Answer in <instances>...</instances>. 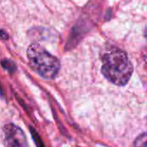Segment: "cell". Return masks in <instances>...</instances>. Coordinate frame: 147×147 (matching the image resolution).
Masks as SVG:
<instances>
[{
  "label": "cell",
  "instance_id": "3",
  "mask_svg": "<svg viewBox=\"0 0 147 147\" xmlns=\"http://www.w3.org/2000/svg\"><path fill=\"white\" fill-rule=\"evenodd\" d=\"M2 135L3 144L6 147H28L24 132L13 123L3 126Z\"/></svg>",
  "mask_w": 147,
  "mask_h": 147
},
{
  "label": "cell",
  "instance_id": "7",
  "mask_svg": "<svg viewBox=\"0 0 147 147\" xmlns=\"http://www.w3.org/2000/svg\"><path fill=\"white\" fill-rule=\"evenodd\" d=\"M144 64H145V68L147 71V50L144 54Z\"/></svg>",
  "mask_w": 147,
  "mask_h": 147
},
{
  "label": "cell",
  "instance_id": "4",
  "mask_svg": "<svg viewBox=\"0 0 147 147\" xmlns=\"http://www.w3.org/2000/svg\"><path fill=\"white\" fill-rule=\"evenodd\" d=\"M134 147H147V132L136 138L134 142Z\"/></svg>",
  "mask_w": 147,
  "mask_h": 147
},
{
  "label": "cell",
  "instance_id": "9",
  "mask_svg": "<svg viewBox=\"0 0 147 147\" xmlns=\"http://www.w3.org/2000/svg\"><path fill=\"white\" fill-rule=\"evenodd\" d=\"M0 93H3V90H2V87H1V84H0Z\"/></svg>",
  "mask_w": 147,
  "mask_h": 147
},
{
  "label": "cell",
  "instance_id": "2",
  "mask_svg": "<svg viewBox=\"0 0 147 147\" xmlns=\"http://www.w3.org/2000/svg\"><path fill=\"white\" fill-rule=\"evenodd\" d=\"M27 56L32 69L41 78L53 79L57 77L59 69V60L37 43H32L28 50Z\"/></svg>",
  "mask_w": 147,
  "mask_h": 147
},
{
  "label": "cell",
  "instance_id": "5",
  "mask_svg": "<svg viewBox=\"0 0 147 147\" xmlns=\"http://www.w3.org/2000/svg\"><path fill=\"white\" fill-rule=\"evenodd\" d=\"M1 65L9 72H14L16 71V66L15 63L13 61H11L10 59H3V60H2Z\"/></svg>",
  "mask_w": 147,
  "mask_h": 147
},
{
  "label": "cell",
  "instance_id": "1",
  "mask_svg": "<svg viewBox=\"0 0 147 147\" xmlns=\"http://www.w3.org/2000/svg\"><path fill=\"white\" fill-rule=\"evenodd\" d=\"M102 73L107 80L117 86H124L130 80L134 65L123 50L112 47L102 58Z\"/></svg>",
  "mask_w": 147,
  "mask_h": 147
},
{
  "label": "cell",
  "instance_id": "8",
  "mask_svg": "<svg viewBox=\"0 0 147 147\" xmlns=\"http://www.w3.org/2000/svg\"><path fill=\"white\" fill-rule=\"evenodd\" d=\"M145 37H146V39L147 40V28H146V30H145Z\"/></svg>",
  "mask_w": 147,
  "mask_h": 147
},
{
  "label": "cell",
  "instance_id": "6",
  "mask_svg": "<svg viewBox=\"0 0 147 147\" xmlns=\"http://www.w3.org/2000/svg\"><path fill=\"white\" fill-rule=\"evenodd\" d=\"M0 38L3 40H7L9 38L8 34L4 30H0Z\"/></svg>",
  "mask_w": 147,
  "mask_h": 147
}]
</instances>
